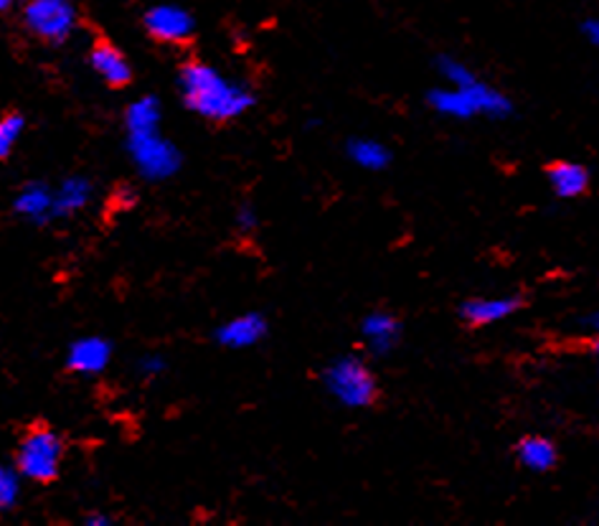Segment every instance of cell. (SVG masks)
Here are the masks:
<instances>
[{"label":"cell","instance_id":"6da1fadb","mask_svg":"<svg viewBox=\"0 0 599 526\" xmlns=\"http://www.w3.org/2000/svg\"><path fill=\"white\" fill-rule=\"evenodd\" d=\"M178 92L188 112L206 123H231L255 107V94L202 59H190L178 69Z\"/></svg>","mask_w":599,"mask_h":526},{"label":"cell","instance_id":"7a4b0ae2","mask_svg":"<svg viewBox=\"0 0 599 526\" xmlns=\"http://www.w3.org/2000/svg\"><path fill=\"white\" fill-rule=\"evenodd\" d=\"M427 105L442 117L453 120H506L514 115V102L506 92L490 87L488 82L473 80L459 87H440L427 94Z\"/></svg>","mask_w":599,"mask_h":526},{"label":"cell","instance_id":"3957f363","mask_svg":"<svg viewBox=\"0 0 599 526\" xmlns=\"http://www.w3.org/2000/svg\"><path fill=\"white\" fill-rule=\"evenodd\" d=\"M127 153L135 163V171L145 181L161 184L173 178L184 166V153L173 141L161 133V125L125 127Z\"/></svg>","mask_w":599,"mask_h":526},{"label":"cell","instance_id":"277c9868","mask_svg":"<svg viewBox=\"0 0 599 526\" xmlns=\"http://www.w3.org/2000/svg\"><path fill=\"white\" fill-rule=\"evenodd\" d=\"M323 386L338 404L349 410L371 408L379 396V382L371 367L355 353L333 359L323 372Z\"/></svg>","mask_w":599,"mask_h":526},{"label":"cell","instance_id":"5b68a950","mask_svg":"<svg viewBox=\"0 0 599 526\" xmlns=\"http://www.w3.org/2000/svg\"><path fill=\"white\" fill-rule=\"evenodd\" d=\"M62 463L64 443L51 427L37 425L21 437L19 451H16V471H19L21 478L49 483L59 476Z\"/></svg>","mask_w":599,"mask_h":526},{"label":"cell","instance_id":"8992f818","mask_svg":"<svg viewBox=\"0 0 599 526\" xmlns=\"http://www.w3.org/2000/svg\"><path fill=\"white\" fill-rule=\"evenodd\" d=\"M23 23L33 37L47 44H64L80 25V13L72 0H23Z\"/></svg>","mask_w":599,"mask_h":526},{"label":"cell","instance_id":"52a82bcc","mask_svg":"<svg viewBox=\"0 0 599 526\" xmlns=\"http://www.w3.org/2000/svg\"><path fill=\"white\" fill-rule=\"evenodd\" d=\"M147 37L161 44H186L196 33V19L178 3H161L147 8L143 16Z\"/></svg>","mask_w":599,"mask_h":526},{"label":"cell","instance_id":"ba28073f","mask_svg":"<svg viewBox=\"0 0 599 526\" xmlns=\"http://www.w3.org/2000/svg\"><path fill=\"white\" fill-rule=\"evenodd\" d=\"M267 331H269L267 316L259 313V310H247V313H239L229 318L227 323H221L219 329H216L214 339L224 349L241 351L262 343Z\"/></svg>","mask_w":599,"mask_h":526},{"label":"cell","instance_id":"9c48e42d","mask_svg":"<svg viewBox=\"0 0 599 526\" xmlns=\"http://www.w3.org/2000/svg\"><path fill=\"white\" fill-rule=\"evenodd\" d=\"M524 308V300L518 296H485V298H471L459 306V318L473 329H483V326H493L510 318Z\"/></svg>","mask_w":599,"mask_h":526},{"label":"cell","instance_id":"30bf717a","mask_svg":"<svg viewBox=\"0 0 599 526\" xmlns=\"http://www.w3.org/2000/svg\"><path fill=\"white\" fill-rule=\"evenodd\" d=\"M361 336L373 357H389L402 341V321L389 310H371L361 321Z\"/></svg>","mask_w":599,"mask_h":526},{"label":"cell","instance_id":"8fae6325","mask_svg":"<svg viewBox=\"0 0 599 526\" xmlns=\"http://www.w3.org/2000/svg\"><path fill=\"white\" fill-rule=\"evenodd\" d=\"M112 359V343L102 336H84V339H76L66 351V367L69 372L82 374V377H94L102 374L107 369Z\"/></svg>","mask_w":599,"mask_h":526},{"label":"cell","instance_id":"7c38bea8","mask_svg":"<svg viewBox=\"0 0 599 526\" xmlns=\"http://www.w3.org/2000/svg\"><path fill=\"white\" fill-rule=\"evenodd\" d=\"M90 66L94 74L112 90H123L133 82V66H130L127 56L110 41H97L90 51Z\"/></svg>","mask_w":599,"mask_h":526},{"label":"cell","instance_id":"4fadbf2b","mask_svg":"<svg viewBox=\"0 0 599 526\" xmlns=\"http://www.w3.org/2000/svg\"><path fill=\"white\" fill-rule=\"evenodd\" d=\"M546 181H549L554 196L559 198H579L589 188V171L577 161H554L546 168Z\"/></svg>","mask_w":599,"mask_h":526},{"label":"cell","instance_id":"5bb4252c","mask_svg":"<svg viewBox=\"0 0 599 526\" xmlns=\"http://www.w3.org/2000/svg\"><path fill=\"white\" fill-rule=\"evenodd\" d=\"M13 209L31 224H49L54 219V188L47 184H25L16 196Z\"/></svg>","mask_w":599,"mask_h":526},{"label":"cell","instance_id":"9a60e30c","mask_svg":"<svg viewBox=\"0 0 599 526\" xmlns=\"http://www.w3.org/2000/svg\"><path fill=\"white\" fill-rule=\"evenodd\" d=\"M94 186L86 176H69L54 188V219H69L86 209L92 202Z\"/></svg>","mask_w":599,"mask_h":526},{"label":"cell","instance_id":"2e32d148","mask_svg":"<svg viewBox=\"0 0 599 526\" xmlns=\"http://www.w3.org/2000/svg\"><path fill=\"white\" fill-rule=\"evenodd\" d=\"M516 455L524 468L531 473H549L554 465L559 461V451L557 445L551 443L549 437L544 435H526L518 440L516 445Z\"/></svg>","mask_w":599,"mask_h":526},{"label":"cell","instance_id":"e0dca14e","mask_svg":"<svg viewBox=\"0 0 599 526\" xmlns=\"http://www.w3.org/2000/svg\"><path fill=\"white\" fill-rule=\"evenodd\" d=\"M349 158L363 171H384L392 163V151L373 137H353L349 141Z\"/></svg>","mask_w":599,"mask_h":526},{"label":"cell","instance_id":"ac0fdd59","mask_svg":"<svg viewBox=\"0 0 599 526\" xmlns=\"http://www.w3.org/2000/svg\"><path fill=\"white\" fill-rule=\"evenodd\" d=\"M434 64H437L440 76L450 84V87H459V84L477 80V74L473 72V69L467 66L465 62H459V59H455V56L442 54V56H437V62Z\"/></svg>","mask_w":599,"mask_h":526},{"label":"cell","instance_id":"d6986e66","mask_svg":"<svg viewBox=\"0 0 599 526\" xmlns=\"http://www.w3.org/2000/svg\"><path fill=\"white\" fill-rule=\"evenodd\" d=\"M25 127V120L19 112H11V115L0 117V161H6L8 155L13 153L16 143L21 141Z\"/></svg>","mask_w":599,"mask_h":526},{"label":"cell","instance_id":"ffe728a7","mask_svg":"<svg viewBox=\"0 0 599 526\" xmlns=\"http://www.w3.org/2000/svg\"><path fill=\"white\" fill-rule=\"evenodd\" d=\"M21 498V476L16 468L0 463V514L11 512Z\"/></svg>","mask_w":599,"mask_h":526},{"label":"cell","instance_id":"44dd1931","mask_svg":"<svg viewBox=\"0 0 599 526\" xmlns=\"http://www.w3.org/2000/svg\"><path fill=\"white\" fill-rule=\"evenodd\" d=\"M166 369H168V361L163 353H145V357H141V361H137V372L147 379L161 377Z\"/></svg>","mask_w":599,"mask_h":526},{"label":"cell","instance_id":"7402d4cb","mask_svg":"<svg viewBox=\"0 0 599 526\" xmlns=\"http://www.w3.org/2000/svg\"><path fill=\"white\" fill-rule=\"evenodd\" d=\"M234 221H237V229L239 231H247V235H251V231H257L259 227V214L251 204H245L239 206L237 217H234Z\"/></svg>","mask_w":599,"mask_h":526},{"label":"cell","instance_id":"603a6c76","mask_svg":"<svg viewBox=\"0 0 599 526\" xmlns=\"http://www.w3.org/2000/svg\"><path fill=\"white\" fill-rule=\"evenodd\" d=\"M581 33H585L589 44H599V23H597V19H587L585 23H581Z\"/></svg>","mask_w":599,"mask_h":526},{"label":"cell","instance_id":"cb8c5ba5","mask_svg":"<svg viewBox=\"0 0 599 526\" xmlns=\"http://www.w3.org/2000/svg\"><path fill=\"white\" fill-rule=\"evenodd\" d=\"M90 526H104V524H112L110 516H104V514H92V516H86L84 519Z\"/></svg>","mask_w":599,"mask_h":526},{"label":"cell","instance_id":"d4e9b609","mask_svg":"<svg viewBox=\"0 0 599 526\" xmlns=\"http://www.w3.org/2000/svg\"><path fill=\"white\" fill-rule=\"evenodd\" d=\"M13 6V0H0V13H6Z\"/></svg>","mask_w":599,"mask_h":526}]
</instances>
